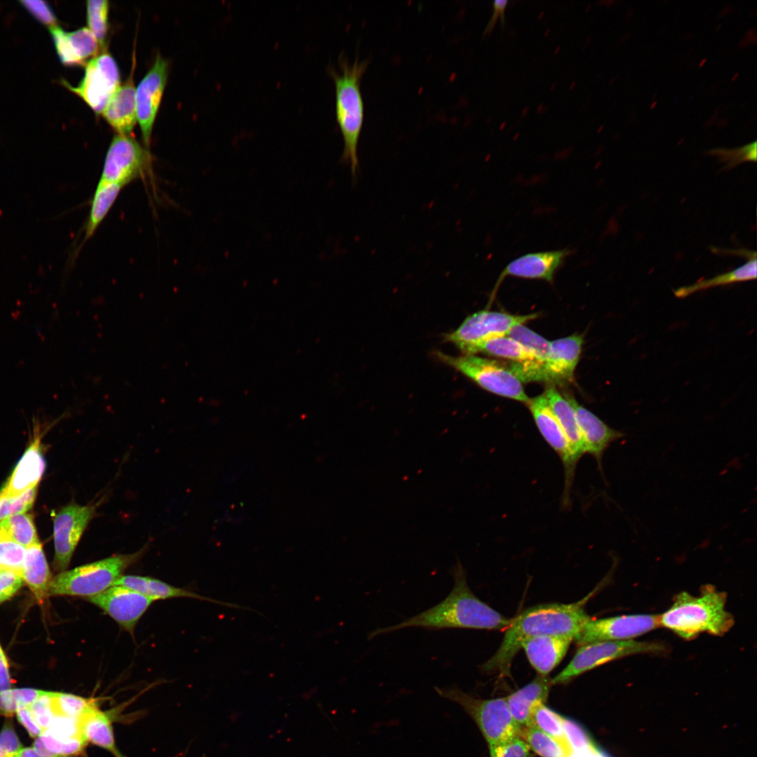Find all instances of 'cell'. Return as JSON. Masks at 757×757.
I'll use <instances>...</instances> for the list:
<instances>
[{
	"label": "cell",
	"mask_w": 757,
	"mask_h": 757,
	"mask_svg": "<svg viewBox=\"0 0 757 757\" xmlns=\"http://www.w3.org/2000/svg\"><path fill=\"white\" fill-rule=\"evenodd\" d=\"M44 470L45 461L40 447V439L36 437L1 491L0 498L14 497L36 486Z\"/></svg>",
	"instance_id": "22"
},
{
	"label": "cell",
	"mask_w": 757,
	"mask_h": 757,
	"mask_svg": "<svg viewBox=\"0 0 757 757\" xmlns=\"http://www.w3.org/2000/svg\"><path fill=\"white\" fill-rule=\"evenodd\" d=\"M26 548L0 532V568L22 573Z\"/></svg>",
	"instance_id": "40"
},
{
	"label": "cell",
	"mask_w": 757,
	"mask_h": 757,
	"mask_svg": "<svg viewBox=\"0 0 757 757\" xmlns=\"http://www.w3.org/2000/svg\"><path fill=\"white\" fill-rule=\"evenodd\" d=\"M756 275L757 261L756 257H754L749 259L746 263L731 271L675 289H674V294L678 298H685L697 292L719 285L755 280Z\"/></svg>",
	"instance_id": "30"
},
{
	"label": "cell",
	"mask_w": 757,
	"mask_h": 757,
	"mask_svg": "<svg viewBox=\"0 0 757 757\" xmlns=\"http://www.w3.org/2000/svg\"><path fill=\"white\" fill-rule=\"evenodd\" d=\"M436 355L490 393L525 404L530 400L521 382L506 365L475 355L451 356L437 352Z\"/></svg>",
	"instance_id": "8"
},
{
	"label": "cell",
	"mask_w": 757,
	"mask_h": 757,
	"mask_svg": "<svg viewBox=\"0 0 757 757\" xmlns=\"http://www.w3.org/2000/svg\"><path fill=\"white\" fill-rule=\"evenodd\" d=\"M564 725L566 738L573 752L582 751L596 746L589 735L578 723L564 718Z\"/></svg>",
	"instance_id": "45"
},
{
	"label": "cell",
	"mask_w": 757,
	"mask_h": 757,
	"mask_svg": "<svg viewBox=\"0 0 757 757\" xmlns=\"http://www.w3.org/2000/svg\"><path fill=\"white\" fill-rule=\"evenodd\" d=\"M133 72L120 86L102 112L107 123L119 135H130L137 122L136 89Z\"/></svg>",
	"instance_id": "24"
},
{
	"label": "cell",
	"mask_w": 757,
	"mask_h": 757,
	"mask_svg": "<svg viewBox=\"0 0 757 757\" xmlns=\"http://www.w3.org/2000/svg\"><path fill=\"white\" fill-rule=\"evenodd\" d=\"M15 713L18 721L31 737L37 738L43 734V730L34 721L27 707H20Z\"/></svg>",
	"instance_id": "49"
},
{
	"label": "cell",
	"mask_w": 757,
	"mask_h": 757,
	"mask_svg": "<svg viewBox=\"0 0 757 757\" xmlns=\"http://www.w3.org/2000/svg\"><path fill=\"white\" fill-rule=\"evenodd\" d=\"M564 721V718L548 708L545 703H539L533 709L530 726L540 730L572 751L566 738Z\"/></svg>",
	"instance_id": "34"
},
{
	"label": "cell",
	"mask_w": 757,
	"mask_h": 757,
	"mask_svg": "<svg viewBox=\"0 0 757 757\" xmlns=\"http://www.w3.org/2000/svg\"><path fill=\"white\" fill-rule=\"evenodd\" d=\"M0 532L25 548L40 543L31 514L20 513L2 519Z\"/></svg>",
	"instance_id": "32"
},
{
	"label": "cell",
	"mask_w": 757,
	"mask_h": 757,
	"mask_svg": "<svg viewBox=\"0 0 757 757\" xmlns=\"http://www.w3.org/2000/svg\"><path fill=\"white\" fill-rule=\"evenodd\" d=\"M24 583L22 573L1 568L0 571V603L10 599Z\"/></svg>",
	"instance_id": "46"
},
{
	"label": "cell",
	"mask_w": 757,
	"mask_h": 757,
	"mask_svg": "<svg viewBox=\"0 0 757 757\" xmlns=\"http://www.w3.org/2000/svg\"><path fill=\"white\" fill-rule=\"evenodd\" d=\"M57 53L67 66L86 65L98 55L101 46L88 27L67 32L56 26L49 27Z\"/></svg>",
	"instance_id": "19"
},
{
	"label": "cell",
	"mask_w": 757,
	"mask_h": 757,
	"mask_svg": "<svg viewBox=\"0 0 757 757\" xmlns=\"http://www.w3.org/2000/svg\"><path fill=\"white\" fill-rule=\"evenodd\" d=\"M123 187L124 186L118 184L98 182L85 226V241L93 235L104 220Z\"/></svg>",
	"instance_id": "31"
},
{
	"label": "cell",
	"mask_w": 757,
	"mask_h": 757,
	"mask_svg": "<svg viewBox=\"0 0 757 757\" xmlns=\"http://www.w3.org/2000/svg\"><path fill=\"white\" fill-rule=\"evenodd\" d=\"M573 641L568 636L541 635L524 641L521 648L538 674L546 676L563 660Z\"/></svg>",
	"instance_id": "21"
},
{
	"label": "cell",
	"mask_w": 757,
	"mask_h": 757,
	"mask_svg": "<svg viewBox=\"0 0 757 757\" xmlns=\"http://www.w3.org/2000/svg\"><path fill=\"white\" fill-rule=\"evenodd\" d=\"M146 551V546L128 554H117L64 571L51 579L49 595H69L86 599L112 587L123 572Z\"/></svg>",
	"instance_id": "5"
},
{
	"label": "cell",
	"mask_w": 757,
	"mask_h": 757,
	"mask_svg": "<svg viewBox=\"0 0 757 757\" xmlns=\"http://www.w3.org/2000/svg\"><path fill=\"white\" fill-rule=\"evenodd\" d=\"M520 737L540 757H569L572 753L559 741L533 726L521 728Z\"/></svg>",
	"instance_id": "33"
},
{
	"label": "cell",
	"mask_w": 757,
	"mask_h": 757,
	"mask_svg": "<svg viewBox=\"0 0 757 757\" xmlns=\"http://www.w3.org/2000/svg\"><path fill=\"white\" fill-rule=\"evenodd\" d=\"M507 336L530 350L541 363L545 364L549 359L550 341L525 327L524 324L512 327Z\"/></svg>",
	"instance_id": "36"
},
{
	"label": "cell",
	"mask_w": 757,
	"mask_h": 757,
	"mask_svg": "<svg viewBox=\"0 0 757 757\" xmlns=\"http://www.w3.org/2000/svg\"><path fill=\"white\" fill-rule=\"evenodd\" d=\"M45 692L32 688L8 689L0 691V715L12 716L20 707H28Z\"/></svg>",
	"instance_id": "38"
},
{
	"label": "cell",
	"mask_w": 757,
	"mask_h": 757,
	"mask_svg": "<svg viewBox=\"0 0 757 757\" xmlns=\"http://www.w3.org/2000/svg\"><path fill=\"white\" fill-rule=\"evenodd\" d=\"M168 62L158 55L136 89L137 120L144 144L149 146L154 122L168 77Z\"/></svg>",
	"instance_id": "16"
},
{
	"label": "cell",
	"mask_w": 757,
	"mask_h": 757,
	"mask_svg": "<svg viewBox=\"0 0 757 757\" xmlns=\"http://www.w3.org/2000/svg\"><path fill=\"white\" fill-rule=\"evenodd\" d=\"M582 343L583 337L579 334L550 341V357L544 364L546 382L564 384L573 381Z\"/></svg>",
	"instance_id": "20"
},
{
	"label": "cell",
	"mask_w": 757,
	"mask_h": 757,
	"mask_svg": "<svg viewBox=\"0 0 757 757\" xmlns=\"http://www.w3.org/2000/svg\"><path fill=\"white\" fill-rule=\"evenodd\" d=\"M93 700L64 693H50V707L55 717L77 718Z\"/></svg>",
	"instance_id": "37"
},
{
	"label": "cell",
	"mask_w": 757,
	"mask_h": 757,
	"mask_svg": "<svg viewBox=\"0 0 757 757\" xmlns=\"http://www.w3.org/2000/svg\"><path fill=\"white\" fill-rule=\"evenodd\" d=\"M151 156L130 135L117 134L108 149L100 183H115L123 186L143 177L151 168Z\"/></svg>",
	"instance_id": "10"
},
{
	"label": "cell",
	"mask_w": 757,
	"mask_h": 757,
	"mask_svg": "<svg viewBox=\"0 0 757 757\" xmlns=\"http://www.w3.org/2000/svg\"><path fill=\"white\" fill-rule=\"evenodd\" d=\"M726 599L727 594L712 585L702 586L698 596L680 592L660 615V625L686 640L703 632L723 636L735 623L733 616L725 610Z\"/></svg>",
	"instance_id": "3"
},
{
	"label": "cell",
	"mask_w": 757,
	"mask_h": 757,
	"mask_svg": "<svg viewBox=\"0 0 757 757\" xmlns=\"http://www.w3.org/2000/svg\"><path fill=\"white\" fill-rule=\"evenodd\" d=\"M22 575L38 602L42 603L49 595L51 578L40 543L27 548Z\"/></svg>",
	"instance_id": "28"
},
{
	"label": "cell",
	"mask_w": 757,
	"mask_h": 757,
	"mask_svg": "<svg viewBox=\"0 0 757 757\" xmlns=\"http://www.w3.org/2000/svg\"><path fill=\"white\" fill-rule=\"evenodd\" d=\"M490 757H533L527 744L520 737L489 746Z\"/></svg>",
	"instance_id": "44"
},
{
	"label": "cell",
	"mask_w": 757,
	"mask_h": 757,
	"mask_svg": "<svg viewBox=\"0 0 757 757\" xmlns=\"http://www.w3.org/2000/svg\"><path fill=\"white\" fill-rule=\"evenodd\" d=\"M668 646L658 641L636 640L598 641L578 647L568 665L552 678V685L571 682L578 676L600 665L636 654L667 653Z\"/></svg>",
	"instance_id": "7"
},
{
	"label": "cell",
	"mask_w": 757,
	"mask_h": 757,
	"mask_svg": "<svg viewBox=\"0 0 757 757\" xmlns=\"http://www.w3.org/2000/svg\"><path fill=\"white\" fill-rule=\"evenodd\" d=\"M15 757H71L43 752L33 747L22 748Z\"/></svg>",
	"instance_id": "52"
},
{
	"label": "cell",
	"mask_w": 757,
	"mask_h": 757,
	"mask_svg": "<svg viewBox=\"0 0 757 757\" xmlns=\"http://www.w3.org/2000/svg\"><path fill=\"white\" fill-rule=\"evenodd\" d=\"M368 64V60H360L357 57L350 64L341 54L339 59L340 72L329 67L335 84L336 121L344 142L341 161L350 164L353 181L359 168L357 145L364 120L360 81Z\"/></svg>",
	"instance_id": "4"
},
{
	"label": "cell",
	"mask_w": 757,
	"mask_h": 757,
	"mask_svg": "<svg viewBox=\"0 0 757 757\" xmlns=\"http://www.w3.org/2000/svg\"><path fill=\"white\" fill-rule=\"evenodd\" d=\"M660 627V615H625L599 619L591 618L573 641L579 647L598 641L632 640Z\"/></svg>",
	"instance_id": "12"
},
{
	"label": "cell",
	"mask_w": 757,
	"mask_h": 757,
	"mask_svg": "<svg viewBox=\"0 0 757 757\" xmlns=\"http://www.w3.org/2000/svg\"><path fill=\"white\" fill-rule=\"evenodd\" d=\"M572 251L568 248L529 252L509 262L500 272L491 293V299L507 276L544 280L552 282L554 276Z\"/></svg>",
	"instance_id": "17"
},
{
	"label": "cell",
	"mask_w": 757,
	"mask_h": 757,
	"mask_svg": "<svg viewBox=\"0 0 757 757\" xmlns=\"http://www.w3.org/2000/svg\"><path fill=\"white\" fill-rule=\"evenodd\" d=\"M442 697L460 705L472 718L489 746L520 737L521 728L514 721L506 697L479 699L456 686L435 687Z\"/></svg>",
	"instance_id": "6"
},
{
	"label": "cell",
	"mask_w": 757,
	"mask_h": 757,
	"mask_svg": "<svg viewBox=\"0 0 757 757\" xmlns=\"http://www.w3.org/2000/svg\"><path fill=\"white\" fill-rule=\"evenodd\" d=\"M100 502L81 505L72 503L63 507L54 518L55 568L64 571L89 523L95 517Z\"/></svg>",
	"instance_id": "13"
},
{
	"label": "cell",
	"mask_w": 757,
	"mask_h": 757,
	"mask_svg": "<svg viewBox=\"0 0 757 757\" xmlns=\"http://www.w3.org/2000/svg\"><path fill=\"white\" fill-rule=\"evenodd\" d=\"M87 744L82 737L60 738L44 732L36 738L34 747L48 753L71 756L83 752Z\"/></svg>",
	"instance_id": "35"
},
{
	"label": "cell",
	"mask_w": 757,
	"mask_h": 757,
	"mask_svg": "<svg viewBox=\"0 0 757 757\" xmlns=\"http://www.w3.org/2000/svg\"><path fill=\"white\" fill-rule=\"evenodd\" d=\"M50 693L46 691L27 707L33 718L43 732L50 728L55 718L50 707Z\"/></svg>",
	"instance_id": "43"
},
{
	"label": "cell",
	"mask_w": 757,
	"mask_h": 757,
	"mask_svg": "<svg viewBox=\"0 0 757 757\" xmlns=\"http://www.w3.org/2000/svg\"><path fill=\"white\" fill-rule=\"evenodd\" d=\"M63 84L96 114H102L120 86V72L114 57L104 52L86 63L83 78L76 86L66 81Z\"/></svg>",
	"instance_id": "11"
},
{
	"label": "cell",
	"mask_w": 757,
	"mask_h": 757,
	"mask_svg": "<svg viewBox=\"0 0 757 757\" xmlns=\"http://www.w3.org/2000/svg\"><path fill=\"white\" fill-rule=\"evenodd\" d=\"M86 599L131 634L141 617L154 601L134 590L118 585H113Z\"/></svg>",
	"instance_id": "15"
},
{
	"label": "cell",
	"mask_w": 757,
	"mask_h": 757,
	"mask_svg": "<svg viewBox=\"0 0 757 757\" xmlns=\"http://www.w3.org/2000/svg\"><path fill=\"white\" fill-rule=\"evenodd\" d=\"M114 585L127 587L154 601L176 597H187L205 600L229 608L252 611V608L248 607L200 596L191 591L176 587L160 580L146 576L123 575Z\"/></svg>",
	"instance_id": "23"
},
{
	"label": "cell",
	"mask_w": 757,
	"mask_h": 757,
	"mask_svg": "<svg viewBox=\"0 0 757 757\" xmlns=\"http://www.w3.org/2000/svg\"><path fill=\"white\" fill-rule=\"evenodd\" d=\"M24 6L39 22L51 27L56 26V18L50 6L42 1H23Z\"/></svg>",
	"instance_id": "48"
},
{
	"label": "cell",
	"mask_w": 757,
	"mask_h": 757,
	"mask_svg": "<svg viewBox=\"0 0 757 757\" xmlns=\"http://www.w3.org/2000/svg\"><path fill=\"white\" fill-rule=\"evenodd\" d=\"M756 142L733 149H714L708 154L715 156L725 164V169H732L745 161H756Z\"/></svg>",
	"instance_id": "41"
},
{
	"label": "cell",
	"mask_w": 757,
	"mask_h": 757,
	"mask_svg": "<svg viewBox=\"0 0 757 757\" xmlns=\"http://www.w3.org/2000/svg\"><path fill=\"white\" fill-rule=\"evenodd\" d=\"M508 1H495L493 4V13L489 22H488L484 35L489 34L493 30L494 27L498 21V18L500 16L503 26L505 23V10Z\"/></svg>",
	"instance_id": "50"
},
{
	"label": "cell",
	"mask_w": 757,
	"mask_h": 757,
	"mask_svg": "<svg viewBox=\"0 0 757 757\" xmlns=\"http://www.w3.org/2000/svg\"><path fill=\"white\" fill-rule=\"evenodd\" d=\"M1 568H0V571H1Z\"/></svg>",
	"instance_id": "55"
},
{
	"label": "cell",
	"mask_w": 757,
	"mask_h": 757,
	"mask_svg": "<svg viewBox=\"0 0 757 757\" xmlns=\"http://www.w3.org/2000/svg\"><path fill=\"white\" fill-rule=\"evenodd\" d=\"M540 434L557 453L564 468L565 483L563 505H569L571 486L577 463L572 457L568 442L544 394L530 399L527 403Z\"/></svg>",
	"instance_id": "14"
},
{
	"label": "cell",
	"mask_w": 757,
	"mask_h": 757,
	"mask_svg": "<svg viewBox=\"0 0 757 757\" xmlns=\"http://www.w3.org/2000/svg\"><path fill=\"white\" fill-rule=\"evenodd\" d=\"M115 757H125L120 751L115 756Z\"/></svg>",
	"instance_id": "54"
},
{
	"label": "cell",
	"mask_w": 757,
	"mask_h": 757,
	"mask_svg": "<svg viewBox=\"0 0 757 757\" xmlns=\"http://www.w3.org/2000/svg\"><path fill=\"white\" fill-rule=\"evenodd\" d=\"M569 757H608L604 753L599 751L596 746L592 749L573 752Z\"/></svg>",
	"instance_id": "53"
},
{
	"label": "cell",
	"mask_w": 757,
	"mask_h": 757,
	"mask_svg": "<svg viewBox=\"0 0 757 757\" xmlns=\"http://www.w3.org/2000/svg\"><path fill=\"white\" fill-rule=\"evenodd\" d=\"M109 1L89 0L87 1L88 29L97 38L100 46L104 44L108 29Z\"/></svg>",
	"instance_id": "39"
},
{
	"label": "cell",
	"mask_w": 757,
	"mask_h": 757,
	"mask_svg": "<svg viewBox=\"0 0 757 757\" xmlns=\"http://www.w3.org/2000/svg\"><path fill=\"white\" fill-rule=\"evenodd\" d=\"M478 353L507 359L514 363H541L530 350L507 336L482 341L473 346L468 355Z\"/></svg>",
	"instance_id": "29"
},
{
	"label": "cell",
	"mask_w": 757,
	"mask_h": 757,
	"mask_svg": "<svg viewBox=\"0 0 757 757\" xmlns=\"http://www.w3.org/2000/svg\"><path fill=\"white\" fill-rule=\"evenodd\" d=\"M451 573L453 587L442 601L397 624L372 630L368 639L411 627L505 630L510 625L512 618L497 612L472 592L461 562L457 561Z\"/></svg>",
	"instance_id": "2"
},
{
	"label": "cell",
	"mask_w": 757,
	"mask_h": 757,
	"mask_svg": "<svg viewBox=\"0 0 757 757\" xmlns=\"http://www.w3.org/2000/svg\"><path fill=\"white\" fill-rule=\"evenodd\" d=\"M538 314L512 315L507 313L479 311L468 316L453 332L444 336L465 354L477 344L496 337L507 336L516 325L537 318Z\"/></svg>",
	"instance_id": "9"
},
{
	"label": "cell",
	"mask_w": 757,
	"mask_h": 757,
	"mask_svg": "<svg viewBox=\"0 0 757 757\" xmlns=\"http://www.w3.org/2000/svg\"><path fill=\"white\" fill-rule=\"evenodd\" d=\"M564 396L574 409L586 453L595 458L601 470L604 451L613 442L623 437L624 434L611 428L594 414L580 405L571 395L564 393Z\"/></svg>",
	"instance_id": "18"
},
{
	"label": "cell",
	"mask_w": 757,
	"mask_h": 757,
	"mask_svg": "<svg viewBox=\"0 0 757 757\" xmlns=\"http://www.w3.org/2000/svg\"><path fill=\"white\" fill-rule=\"evenodd\" d=\"M590 596L572 603H547L524 610L512 618L499 648L480 666L482 671L510 677L512 661L521 643L528 639L541 635H564L574 639L591 618L585 610V603Z\"/></svg>",
	"instance_id": "1"
},
{
	"label": "cell",
	"mask_w": 757,
	"mask_h": 757,
	"mask_svg": "<svg viewBox=\"0 0 757 757\" xmlns=\"http://www.w3.org/2000/svg\"><path fill=\"white\" fill-rule=\"evenodd\" d=\"M543 394L565 434L573 461L578 463L587 453L574 409L553 386L547 387Z\"/></svg>",
	"instance_id": "26"
},
{
	"label": "cell",
	"mask_w": 757,
	"mask_h": 757,
	"mask_svg": "<svg viewBox=\"0 0 757 757\" xmlns=\"http://www.w3.org/2000/svg\"><path fill=\"white\" fill-rule=\"evenodd\" d=\"M36 486L21 494L0 498V520L10 516L24 513L32 507L36 494Z\"/></svg>",
	"instance_id": "42"
},
{
	"label": "cell",
	"mask_w": 757,
	"mask_h": 757,
	"mask_svg": "<svg viewBox=\"0 0 757 757\" xmlns=\"http://www.w3.org/2000/svg\"><path fill=\"white\" fill-rule=\"evenodd\" d=\"M22 746L11 724H5L0 732V757H15Z\"/></svg>",
	"instance_id": "47"
},
{
	"label": "cell",
	"mask_w": 757,
	"mask_h": 757,
	"mask_svg": "<svg viewBox=\"0 0 757 757\" xmlns=\"http://www.w3.org/2000/svg\"><path fill=\"white\" fill-rule=\"evenodd\" d=\"M11 686L8 662L0 646V691L10 689Z\"/></svg>",
	"instance_id": "51"
},
{
	"label": "cell",
	"mask_w": 757,
	"mask_h": 757,
	"mask_svg": "<svg viewBox=\"0 0 757 757\" xmlns=\"http://www.w3.org/2000/svg\"><path fill=\"white\" fill-rule=\"evenodd\" d=\"M552 686V678L538 674L531 682L506 697L510 713L521 728L530 726L534 708L545 702Z\"/></svg>",
	"instance_id": "25"
},
{
	"label": "cell",
	"mask_w": 757,
	"mask_h": 757,
	"mask_svg": "<svg viewBox=\"0 0 757 757\" xmlns=\"http://www.w3.org/2000/svg\"><path fill=\"white\" fill-rule=\"evenodd\" d=\"M82 737L88 742L103 748L114 756L119 752L115 744L113 728L108 715L99 709L94 700L77 718Z\"/></svg>",
	"instance_id": "27"
}]
</instances>
